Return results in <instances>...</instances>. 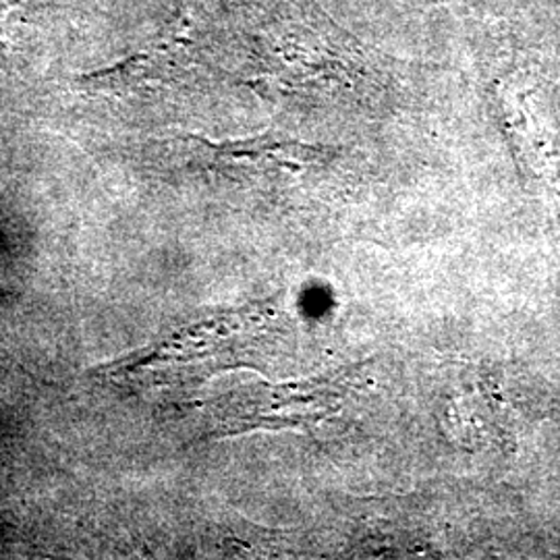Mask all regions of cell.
<instances>
[{
	"instance_id": "obj_1",
	"label": "cell",
	"mask_w": 560,
	"mask_h": 560,
	"mask_svg": "<svg viewBox=\"0 0 560 560\" xmlns=\"http://www.w3.org/2000/svg\"><path fill=\"white\" fill-rule=\"evenodd\" d=\"M25 0H0V55L7 52L11 40V23L23 11Z\"/></svg>"
}]
</instances>
